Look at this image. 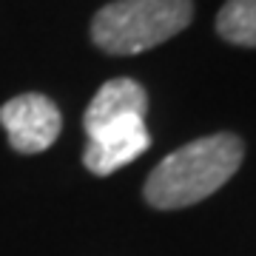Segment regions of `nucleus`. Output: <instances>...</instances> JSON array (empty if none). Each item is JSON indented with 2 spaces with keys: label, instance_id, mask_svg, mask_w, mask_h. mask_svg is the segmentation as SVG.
Listing matches in <instances>:
<instances>
[{
  "label": "nucleus",
  "instance_id": "nucleus-5",
  "mask_svg": "<svg viewBox=\"0 0 256 256\" xmlns=\"http://www.w3.org/2000/svg\"><path fill=\"white\" fill-rule=\"evenodd\" d=\"M146 111H148L146 88L140 82L128 80V77H117V80H108L100 92L94 94V100L86 108L82 126H86V131H92V128L102 126L108 120L128 117V114L146 117Z\"/></svg>",
  "mask_w": 256,
  "mask_h": 256
},
{
  "label": "nucleus",
  "instance_id": "nucleus-1",
  "mask_svg": "<svg viewBox=\"0 0 256 256\" xmlns=\"http://www.w3.org/2000/svg\"><path fill=\"white\" fill-rule=\"evenodd\" d=\"M245 156L242 140L234 134H210L176 148L146 180V202L160 210L196 205L216 194L239 171Z\"/></svg>",
  "mask_w": 256,
  "mask_h": 256
},
{
  "label": "nucleus",
  "instance_id": "nucleus-6",
  "mask_svg": "<svg viewBox=\"0 0 256 256\" xmlns=\"http://www.w3.org/2000/svg\"><path fill=\"white\" fill-rule=\"evenodd\" d=\"M216 32L234 46L256 48V0H228L216 14Z\"/></svg>",
  "mask_w": 256,
  "mask_h": 256
},
{
  "label": "nucleus",
  "instance_id": "nucleus-3",
  "mask_svg": "<svg viewBox=\"0 0 256 256\" xmlns=\"http://www.w3.org/2000/svg\"><path fill=\"white\" fill-rule=\"evenodd\" d=\"M148 148H151V134L146 128V117L128 114L86 131L82 165L97 176H108L126 168L128 162H134Z\"/></svg>",
  "mask_w": 256,
  "mask_h": 256
},
{
  "label": "nucleus",
  "instance_id": "nucleus-4",
  "mask_svg": "<svg viewBox=\"0 0 256 256\" xmlns=\"http://www.w3.org/2000/svg\"><path fill=\"white\" fill-rule=\"evenodd\" d=\"M0 122L14 151L40 154L57 140L63 117L60 108L43 94H20L0 108Z\"/></svg>",
  "mask_w": 256,
  "mask_h": 256
},
{
  "label": "nucleus",
  "instance_id": "nucleus-2",
  "mask_svg": "<svg viewBox=\"0 0 256 256\" xmlns=\"http://www.w3.org/2000/svg\"><path fill=\"white\" fill-rule=\"evenodd\" d=\"M191 18V0H114L94 14L92 37L108 54H142L180 34Z\"/></svg>",
  "mask_w": 256,
  "mask_h": 256
}]
</instances>
